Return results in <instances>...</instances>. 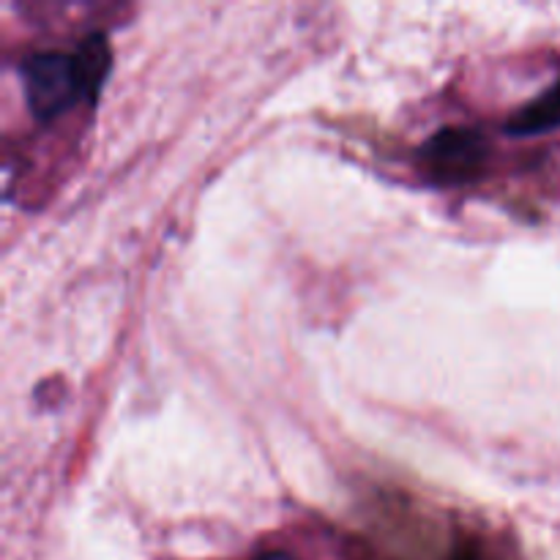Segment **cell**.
Here are the masks:
<instances>
[{"instance_id": "1", "label": "cell", "mask_w": 560, "mask_h": 560, "mask_svg": "<svg viewBox=\"0 0 560 560\" xmlns=\"http://www.w3.org/2000/svg\"><path fill=\"white\" fill-rule=\"evenodd\" d=\"M22 85H25L27 109L36 120H55L63 115L77 98H85L74 55L38 52L22 63Z\"/></svg>"}, {"instance_id": "2", "label": "cell", "mask_w": 560, "mask_h": 560, "mask_svg": "<svg viewBox=\"0 0 560 560\" xmlns=\"http://www.w3.org/2000/svg\"><path fill=\"white\" fill-rule=\"evenodd\" d=\"M424 159L430 162L432 173L443 178H465L481 167L485 140L468 129H446L427 142Z\"/></svg>"}, {"instance_id": "3", "label": "cell", "mask_w": 560, "mask_h": 560, "mask_svg": "<svg viewBox=\"0 0 560 560\" xmlns=\"http://www.w3.org/2000/svg\"><path fill=\"white\" fill-rule=\"evenodd\" d=\"M506 129L512 135H545V131L560 129V82L517 109L509 118Z\"/></svg>"}, {"instance_id": "4", "label": "cell", "mask_w": 560, "mask_h": 560, "mask_svg": "<svg viewBox=\"0 0 560 560\" xmlns=\"http://www.w3.org/2000/svg\"><path fill=\"white\" fill-rule=\"evenodd\" d=\"M71 55H74L77 71H80L82 88H85V98L96 96V91L102 88L104 77L109 71V60H113L107 38L102 33H93V36L82 38V44Z\"/></svg>"}, {"instance_id": "5", "label": "cell", "mask_w": 560, "mask_h": 560, "mask_svg": "<svg viewBox=\"0 0 560 560\" xmlns=\"http://www.w3.org/2000/svg\"><path fill=\"white\" fill-rule=\"evenodd\" d=\"M262 560H290V558H284V556H268V558H262Z\"/></svg>"}]
</instances>
